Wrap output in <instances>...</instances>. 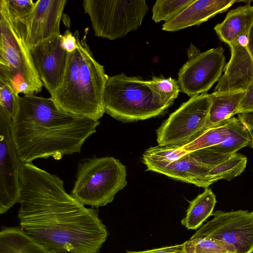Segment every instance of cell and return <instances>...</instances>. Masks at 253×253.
<instances>
[{
	"label": "cell",
	"mask_w": 253,
	"mask_h": 253,
	"mask_svg": "<svg viewBox=\"0 0 253 253\" xmlns=\"http://www.w3.org/2000/svg\"><path fill=\"white\" fill-rule=\"evenodd\" d=\"M20 228L52 253H98L108 232L98 211L65 191L57 175L32 163L20 170Z\"/></svg>",
	"instance_id": "6da1fadb"
},
{
	"label": "cell",
	"mask_w": 253,
	"mask_h": 253,
	"mask_svg": "<svg viewBox=\"0 0 253 253\" xmlns=\"http://www.w3.org/2000/svg\"><path fill=\"white\" fill-rule=\"evenodd\" d=\"M99 124V121L62 111L51 97L24 95L19 98L11 134L22 163L49 157L60 160L64 155L80 153Z\"/></svg>",
	"instance_id": "7a4b0ae2"
},
{
	"label": "cell",
	"mask_w": 253,
	"mask_h": 253,
	"mask_svg": "<svg viewBox=\"0 0 253 253\" xmlns=\"http://www.w3.org/2000/svg\"><path fill=\"white\" fill-rule=\"evenodd\" d=\"M88 31L86 28L81 40L79 32H74L77 47L69 53L62 83L50 97L66 113L99 121L105 113L104 93L109 76L87 43Z\"/></svg>",
	"instance_id": "3957f363"
},
{
	"label": "cell",
	"mask_w": 253,
	"mask_h": 253,
	"mask_svg": "<svg viewBox=\"0 0 253 253\" xmlns=\"http://www.w3.org/2000/svg\"><path fill=\"white\" fill-rule=\"evenodd\" d=\"M0 79L19 94L35 95L44 86L34 66L26 39L24 21L9 13L0 0Z\"/></svg>",
	"instance_id": "277c9868"
},
{
	"label": "cell",
	"mask_w": 253,
	"mask_h": 253,
	"mask_svg": "<svg viewBox=\"0 0 253 253\" xmlns=\"http://www.w3.org/2000/svg\"><path fill=\"white\" fill-rule=\"evenodd\" d=\"M104 101L105 113L125 123L157 117L170 106L152 88L149 80L123 73L108 77Z\"/></svg>",
	"instance_id": "5b68a950"
},
{
	"label": "cell",
	"mask_w": 253,
	"mask_h": 253,
	"mask_svg": "<svg viewBox=\"0 0 253 253\" xmlns=\"http://www.w3.org/2000/svg\"><path fill=\"white\" fill-rule=\"evenodd\" d=\"M126 178V166L113 157L84 159L78 164L76 180L70 194L84 205L105 206L125 188Z\"/></svg>",
	"instance_id": "8992f818"
},
{
	"label": "cell",
	"mask_w": 253,
	"mask_h": 253,
	"mask_svg": "<svg viewBox=\"0 0 253 253\" xmlns=\"http://www.w3.org/2000/svg\"><path fill=\"white\" fill-rule=\"evenodd\" d=\"M94 35L114 40L136 30L149 10L144 0H84Z\"/></svg>",
	"instance_id": "52a82bcc"
},
{
	"label": "cell",
	"mask_w": 253,
	"mask_h": 253,
	"mask_svg": "<svg viewBox=\"0 0 253 253\" xmlns=\"http://www.w3.org/2000/svg\"><path fill=\"white\" fill-rule=\"evenodd\" d=\"M211 104L210 94L190 97L157 129L159 146H182L206 128Z\"/></svg>",
	"instance_id": "ba28073f"
},
{
	"label": "cell",
	"mask_w": 253,
	"mask_h": 253,
	"mask_svg": "<svg viewBox=\"0 0 253 253\" xmlns=\"http://www.w3.org/2000/svg\"><path fill=\"white\" fill-rule=\"evenodd\" d=\"M188 61L178 73L180 91L190 97L206 93L218 81L225 66L221 46L200 52L190 47Z\"/></svg>",
	"instance_id": "9c48e42d"
},
{
	"label": "cell",
	"mask_w": 253,
	"mask_h": 253,
	"mask_svg": "<svg viewBox=\"0 0 253 253\" xmlns=\"http://www.w3.org/2000/svg\"><path fill=\"white\" fill-rule=\"evenodd\" d=\"M193 235L222 241L235 253H253V211H217Z\"/></svg>",
	"instance_id": "30bf717a"
},
{
	"label": "cell",
	"mask_w": 253,
	"mask_h": 253,
	"mask_svg": "<svg viewBox=\"0 0 253 253\" xmlns=\"http://www.w3.org/2000/svg\"><path fill=\"white\" fill-rule=\"evenodd\" d=\"M12 119L0 107V213L18 203L20 170L19 158L11 134Z\"/></svg>",
	"instance_id": "8fae6325"
},
{
	"label": "cell",
	"mask_w": 253,
	"mask_h": 253,
	"mask_svg": "<svg viewBox=\"0 0 253 253\" xmlns=\"http://www.w3.org/2000/svg\"><path fill=\"white\" fill-rule=\"evenodd\" d=\"M231 57L213 92L246 90L253 84V25L249 34L238 37L229 45Z\"/></svg>",
	"instance_id": "7c38bea8"
},
{
	"label": "cell",
	"mask_w": 253,
	"mask_h": 253,
	"mask_svg": "<svg viewBox=\"0 0 253 253\" xmlns=\"http://www.w3.org/2000/svg\"><path fill=\"white\" fill-rule=\"evenodd\" d=\"M35 68L51 95L62 83L69 53L62 46V35H54L30 47Z\"/></svg>",
	"instance_id": "4fadbf2b"
},
{
	"label": "cell",
	"mask_w": 253,
	"mask_h": 253,
	"mask_svg": "<svg viewBox=\"0 0 253 253\" xmlns=\"http://www.w3.org/2000/svg\"><path fill=\"white\" fill-rule=\"evenodd\" d=\"M66 0H38L24 21L29 47L54 35H60V23Z\"/></svg>",
	"instance_id": "5bb4252c"
},
{
	"label": "cell",
	"mask_w": 253,
	"mask_h": 253,
	"mask_svg": "<svg viewBox=\"0 0 253 253\" xmlns=\"http://www.w3.org/2000/svg\"><path fill=\"white\" fill-rule=\"evenodd\" d=\"M146 166L147 170L198 187L207 188L211 185L209 178L211 169L198 160L191 152L170 162L148 164Z\"/></svg>",
	"instance_id": "9a60e30c"
},
{
	"label": "cell",
	"mask_w": 253,
	"mask_h": 253,
	"mask_svg": "<svg viewBox=\"0 0 253 253\" xmlns=\"http://www.w3.org/2000/svg\"><path fill=\"white\" fill-rule=\"evenodd\" d=\"M236 0H193L170 20L165 23L162 30L175 32L198 25L216 14L226 11Z\"/></svg>",
	"instance_id": "2e32d148"
},
{
	"label": "cell",
	"mask_w": 253,
	"mask_h": 253,
	"mask_svg": "<svg viewBox=\"0 0 253 253\" xmlns=\"http://www.w3.org/2000/svg\"><path fill=\"white\" fill-rule=\"evenodd\" d=\"M253 25V5H245L231 10L224 20L214 30L220 40L229 45L242 35L250 33Z\"/></svg>",
	"instance_id": "e0dca14e"
},
{
	"label": "cell",
	"mask_w": 253,
	"mask_h": 253,
	"mask_svg": "<svg viewBox=\"0 0 253 253\" xmlns=\"http://www.w3.org/2000/svg\"><path fill=\"white\" fill-rule=\"evenodd\" d=\"M244 127L238 118L233 117L203 129L181 148L191 152L217 145Z\"/></svg>",
	"instance_id": "ac0fdd59"
},
{
	"label": "cell",
	"mask_w": 253,
	"mask_h": 253,
	"mask_svg": "<svg viewBox=\"0 0 253 253\" xmlns=\"http://www.w3.org/2000/svg\"><path fill=\"white\" fill-rule=\"evenodd\" d=\"M0 253H52L20 227H4L0 232Z\"/></svg>",
	"instance_id": "d6986e66"
},
{
	"label": "cell",
	"mask_w": 253,
	"mask_h": 253,
	"mask_svg": "<svg viewBox=\"0 0 253 253\" xmlns=\"http://www.w3.org/2000/svg\"><path fill=\"white\" fill-rule=\"evenodd\" d=\"M245 92L246 90H239L210 94L211 104L206 128L233 117L236 114Z\"/></svg>",
	"instance_id": "ffe728a7"
},
{
	"label": "cell",
	"mask_w": 253,
	"mask_h": 253,
	"mask_svg": "<svg viewBox=\"0 0 253 253\" xmlns=\"http://www.w3.org/2000/svg\"><path fill=\"white\" fill-rule=\"evenodd\" d=\"M216 203V196L212 190L207 188L204 192L189 202V206L182 225L188 229L196 230L212 214Z\"/></svg>",
	"instance_id": "44dd1931"
},
{
	"label": "cell",
	"mask_w": 253,
	"mask_h": 253,
	"mask_svg": "<svg viewBox=\"0 0 253 253\" xmlns=\"http://www.w3.org/2000/svg\"><path fill=\"white\" fill-rule=\"evenodd\" d=\"M247 163V158L245 155L237 152L232 154L210 171L209 178L211 184L219 180H231L245 170Z\"/></svg>",
	"instance_id": "7402d4cb"
},
{
	"label": "cell",
	"mask_w": 253,
	"mask_h": 253,
	"mask_svg": "<svg viewBox=\"0 0 253 253\" xmlns=\"http://www.w3.org/2000/svg\"><path fill=\"white\" fill-rule=\"evenodd\" d=\"M184 244L186 253H235L222 241L208 237L193 235Z\"/></svg>",
	"instance_id": "603a6c76"
},
{
	"label": "cell",
	"mask_w": 253,
	"mask_h": 253,
	"mask_svg": "<svg viewBox=\"0 0 253 253\" xmlns=\"http://www.w3.org/2000/svg\"><path fill=\"white\" fill-rule=\"evenodd\" d=\"M193 0H157L152 7V19L158 23L170 20Z\"/></svg>",
	"instance_id": "cb8c5ba5"
},
{
	"label": "cell",
	"mask_w": 253,
	"mask_h": 253,
	"mask_svg": "<svg viewBox=\"0 0 253 253\" xmlns=\"http://www.w3.org/2000/svg\"><path fill=\"white\" fill-rule=\"evenodd\" d=\"M152 88L166 102L171 105L180 91L177 81L171 77L168 78L153 77L149 80Z\"/></svg>",
	"instance_id": "d4e9b609"
},
{
	"label": "cell",
	"mask_w": 253,
	"mask_h": 253,
	"mask_svg": "<svg viewBox=\"0 0 253 253\" xmlns=\"http://www.w3.org/2000/svg\"><path fill=\"white\" fill-rule=\"evenodd\" d=\"M19 94L8 83L0 79V107L12 120L19 110Z\"/></svg>",
	"instance_id": "484cf974"
},
{
	"label": "cell",
	"mask_w": 253,
	"mask_h": 253,
	"mask_svg": "<svg viewBox=\"0 0 253 253\" xmlns=\"http://www.w3.org/2000/svg\"><path fill=\"white\" fill-rule=\"evenodd\" d=\"M10 14L15 18L25 21L33 8L32 0H5Z\"/></svg>",
	"instance_id": "4316f807"
},
{
	"label": "cell",
	"mask_w": 253,
	"mask_h": 253,
	"mask_svg": "<svg viewBox=\"0 0 253 253\" xmlns=\"http://www.w3.org/2000/svg\"><path fill=\"white\" fill-rule=\"evenodd\" d=\"M252 112H253V84L246 89L245 94L240 103L236 114Z\"/></svg>",
	"instance_id": "83f0119b"
},
{
	"label": "cell",
	"mask_w": 253,
	"mask_h": 253,
	"mask_svg": "<svg viewBox=\"0 0 253 253\" xmlns=\"http://www.w3.org/2000/svg\"><path fill=\"white\" fill-rule=\"evenodd\" d=\"M184 243L143 251H127L126 253H186Z\"/></svg>",
	"instance_id": "f1b7e54d"
},
{
	"label": "cell",
	"mask_w": 253,
	"mask_h": 253,
	"mask_svg": "<svg viewBox=\"0 0 253 253\" xmlns=\"http://www.w3.org/2000/svg\"><path fill=\"white\" fill-rule=\"evenodd\" d=\"M62 45L68 53L72 52L77 47L76 38L69 29L62 35Z\"/></svg>",
	"instance_id": "f546056e"
},
{
	"label": "cell",
	"mask_w": 253,
	"mask_h": 253,
	"mask_svg": "<svg viewBox=\"0 0 253 253\" xmlns=\"http://www.w3.org/2000/svg\"><path fill=\"white\" fill-rule=\"evenodd\" d=\"M238 118L250 134L251 140L249 146L253 148V112L239 114Z\"/></svg>",
	"instance_id": "4dcf8cb0"
}]
</instances>
